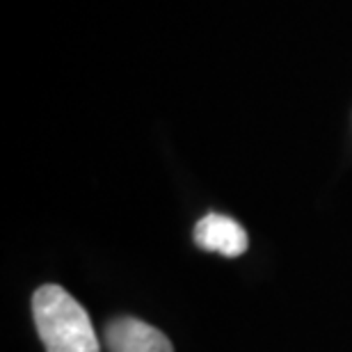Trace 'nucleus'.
<instances>
[{
  "label": "nucleus",
  "mask_w": 352,
  "mask_h": 352,
  "mask_svg": "<svg viewBox=\"0 0 352 352\" xmlns=\"http://www.w3.org/2000/svg\"><path fill=\"white\" fill-rule=\"evenodd\" d=\"M32 316L46 352L101 350L87 311L62 286H41L32 298Z\"/></svg>",
  "instance_id": "1"
},
{
  "label": "nucleus",
  "mask_w": 352,
  "mask_h": 352,
  "mask_svg": "<svg viewBox=\"0 0 352 352\" xmlns=\"http://www.w3.org/2000/svg\"><path fill=\"white\" fill-rule=\"evenodd\" d=\"M105 343L110 352H174L160 329L131 316L115 318L105 327Z\"/></svg>",
  "instance_id": "2"
},
{
  "label": "nucleus",
  "mask_w": 352,
  "mask_h": 352,
  "mask_svg": "<svg viewBox=\"0 0 352 352\" xmlns=\"http://www.w3.org/2000/svg\"><path fill=\"white\" fill-rule=\"evenodd\" d=\"M195 243L206 252H217L222 256L236 258L248 252L250 238L236 220L220 213H208L195 227Z\"/></svg>",
  "instance_id": "3"
}]
</instances>
